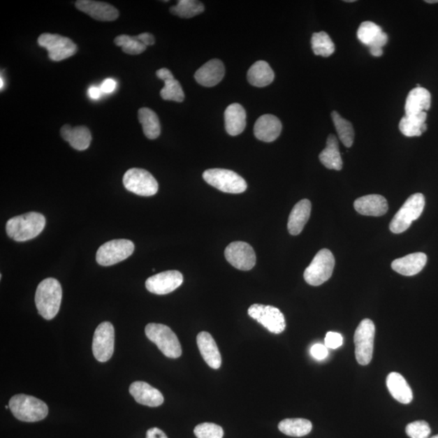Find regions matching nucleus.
<instances>
[{
  "label": "nucleus",
  "instance_id": "nucleus-1",
  "mask_svg": "<svg viewBox=\"0 0 438 438\" xmlns=\"http://www.w3.org/2000/svg\"><path fill=\"white\" fill-rule=\"evenodd\" d=\"M63 291L57 279L49 278L39 284L35 294V304L38 314L46 320H52L59 313Z\"/></svg>",
  "mask_w": 438,
  "mask_h": 438
},
{
  "label": "nucleus",
  "instance_id": "nucleus-2",
  "mask_svg": "<svg viewBox=\"0 0 438 438\" xmlns=\"http://www.w3.org/2000/svg\"><path fill=\"white\" fill-rule=\"evenodd\" d=\"M46 225V219L42 214L29 212L10 219L6 224L10 238L23 242L32 240L42 233Z\"/></svg>",
  "mask_w": 438,
  "mask_h": 438
},
{
  "label": "nucleus",
  "instance_id": "nucleus-3",
  "mask_svg": "<svg viewBox=\"0 0 438 438\" xmlns=\"http://www.w3.org/2000/svg\"><path fill=\"white\" fill-rule=\"evenodd\" d=\"M9 409L17 420L23 422H38L48 415V407L37 397L20 394L9 401Z\"/></svg>",
  "mask_w": 438,
  "mask_h": 438
},
{
  "label": "nucleus",
  "instance_id": "nucleus-4",
  "mask_svg": "<svg viewBox=\"0 0 438 438\" xmlns=\"http://www.w3.org/2000/svg\"><path fill=\"white\" fill-rule=\"evenodd\" d=\"M147 338L157 345L162 353L168 358L176 359L182 355V349L177 336L170 327L157 323H149L145 327Z\"/></svg>",
  "mask_w": 438,
  "mask_h": 438
},
{
  "label": "nucleus",
  "instance_id": "nucleus-5",
  "mask_svg": "<svg viewBox=\"0 0 438 438\" xmlns=\"http://www.w3.org/2000/svg\"><path fill=\"white\" fill-rule=\"evenodd\" d=\"M425 205L424 195L421 194L411 195L390 221V229L392 233L400 234L409 229L411 224L420 218Z\"/></svg>",
  "mask_w": 438,
  "mask_h": 438
},
{
  "label": "nucleus",
  "instance_id": "nucleus-6",
  "mask_svg": "<svg viewBox=\"0 0 438 438\" xmlns=\"http://www.w3.org/2000/svg\"><path fill=\"white\" fill-rule=\"evenodd\" d=\"M203 179L206 183L226 194H242L247 189L244 179L230 170L215 168L205 170Z\"/></svg>",
  "mask_w": 438,
  "mask_h": 438
},
{
  "label": "nucleus",
  "instance_id": "nucleus-7",
  "mask_svg": "<svg viewBox=\"0 0 438 438\" xmlns=\"http://www.w3.org/2000/svg\"><path fill=\"white\" fill-rule=\"evenodd\" d=\"M335 260L329 249H321L306 268L304 278L311 286H320L328 281L333 274Z\"/></svg>",
  "mask_w": 438,
  "mask_h": 438
},
{
  "label": "nucleus",
  "instance_id": "nucleus-8",
  "mask_svg": "<svg viewBox=\"0 0 438 438\" xmlns=\"http://www.w3.org/2000/svg\"><path fill=\"white\" fill-rule=\"evenodd\" d=\"M375 326L370 319L362 321L354 335L355 354L357 362L361 365H369L374 354Z\"/></svg>",
  "mask_w": 438,
  "mask_h": 438
},
{
  "label": "nucleus",
  "instance_id": "nucleus-9",
  "mask_svg": "<svg viewBox=\"0 0 438 438\" xmlns=\"http://www.w3.org/2000/svg\"><path fill=\"white\" fill-rule=\"evenodd\" d=\"M38 43L48 50L49 58L55 62L71 57L78 52V46L71 39L59 34H43Z\"/></svg>",
  "mask_w": 438,
  "mask_h": 438
},
{
  "label": "nucleus",
  "instance_id": "nucleus-10",
  "mask_svg": "<svg viewBox=\"0 0 438 438\" xmlns=\"http://www.w3.org/2000/svg\"><path fill=\"white\" fill-rule=\"evenodd\" d=\"M123 183L129 192L143 196H154L159 190L157 180L144 169L129 170L124 175Z\"/></svg>",
  "mask_w": 438,
  "mask_h": 438
},
{
  "label": "nucleus",
  "instance_id": "nucleus-11",
  "mask_svg": "<svg viewBox=\"0 0 438 438\" xmlns=\"http://www.w3.org/2000/svg\"><path fill=\"white\" fill-rule=\"evenodd\" d=\"M134 249V244L131 240H110L100 247L97 251L96 261L101 265H113L129 258L133 254Z\"/></svg>",
  "mask_w": 438,
  "mask_h": 438
},
{
  "label": "nucleus",
  "instance_id": "nucleus-12",
  "mask_svg": "<svg viewBox=\"0 0 438 438\" xmlns=\"http://www.w3.org/2000/svg\"><path fill=\"white\" fill-rule=\"evenodd\" d=\"M248 314L271 333L279 335L286 328L284 315L274 306L255 304L250 307Z\"/></svg>",
  "mask_w": 438,
  "mask_h": 438
},
{
  "label": "nucleus",
  "instance_id": "nucleus-13",
  "mask_svg": "<svg viewBox=\"0 0 438 438\" xmlns=\"http://www.w3.org/2000/svg\"><path fill=\"white\" fill-rule=\"evenodd\" d=\"M93 354L99 362L108 361L114 353L115 329L110 322H102L94 332L93 339Z\"/></svg>",
  "mask_w": 438,
  "mask_h": 438
},
{
  "label": "nucleus",
  "instance_id": "nucleus-14",
  "mask_svg": "<svg viewBox=\"0 0 438 438\" xmlns=\"http://www.w3.org/2000/svg\"><path fill=\"white\" fill-rule=\"evenodd\" d=\"M357 38L370 48L372 57H380L384 54L382 48L388 42V36L382 29L372 22H365L360 25Z\"/></svg>",
  "mask_w": 438,
  "mask_h": 438
},
{
  "label": "nucleus",
  "instance_id": "nucleus-15",
  "mask_svg": "<svg viewBox=\"0 0 438 438\" xmlns=\"http://www.w3.org/2000/svg\"><path fill=\"white\" fill-rule=\"evenodd\" d=\"M225 258L228 263L240 270H250L256 265V254L253 247L245 242L231 243L225 250Z\"/></svg>",
  "mask_w": 438,
  "mask_h": 438
},
{
  "label": "nucleus",
  "instance_id": "nucleus-16",
  "mask_svg": "<svg viewBox=\"0 0 438 438\" xmlns=\"http://www.w3.org/2000/svg\"><path fill=\"white\" fill-rule=\"evenodd\" d=\"M184 277L177 270H168L149 277L145 282V288L151 293L167 295L182 285Z\"/></svg>",
  "mask_w": 438,
  "mask_h": 438
},
{
  "label": "nucleus",
  "instance_id": "nucleus-17",
  "mask_svg": "<svg viewBox=\"0 0 438 438\" xmlns=\"http://www.w3.org/2000/svg\"><path fill=\"white\" fill-rule=\"evenodd\" d=\"M75 7L80 12L100 22H113L119 15L118 10L112 5L92 0H79L75 2Z\"/></svg>",
  "mask_w": 438,
  "mask_h": 438
},
{
  "label": "nucleus",
  "instance_id": "nucleus-18",
  "mask_svg": "<svg viewBox=\"0 0 438 438\" xmlns=\"http://www.w3.org/2000/svg\"><path fill=\"white\" fill-rule=\"evenodd\" d=\"M129 393L140 404L151 407L163 404L164 397L159 390L144 381H135L129 387Z\"/></svg>",
  "mask_w": 438,
  "mask_h": 438
},
{
  "label": "nucleus",
  "instance_id": "nucleus-19",
  "mask_svg": "<svg viewBox=\"0 0 438 438\" xmlns=\"http://www.w3.org/2000/svg\"><path fill=\"white\" fill-rule=\"evenodd\" d=\"M225 75V67L219 59H211L196 72L194 78L196 82L205 87H213L217 85Z\"/></svg>",
  "mask_w": 438,
  "mask_h": 438
},
{
  "label": "nucleus",
  "instance_id": "nucleus-20",
  "mask_svg": "<svg viewBox=\"0 0 438 438\" xmlns=\"http://www.w3.org/2000/svg\"><path fill=\"white\" fill-rule=\"evenodd\" d=\"M282 129L283 126L279 118L273 115H264L256 120L254 135L261 142L272 143L279 137Z\"/></svg>",
  "mask_w": 438,
  "mask_h": 438
},
{
  "label": "nucleus",
  "instance_id": "nucleus-21",
  "mask_svg": "<svg viewBox=\"0 0 438 438\" xmlns=\"http://www.w3.org/2000/svg\"><path fill=\"white\" fill-rule=\"evenodd\" d=\"M354 207L362 215L380 217L388 210V203L384 196L372 194L356 199Z\"/></svg>",
  "mask_w": 438,
  "mask_h": 438
},
{
  "label": "nucleus",
  "instance_id": "nucleus-22",
  "mask_svg": "<svg viewBox=\"0 0 438 438\" xmlns=\"http://www.w3.org/2000/svg\"><path fill=\"white\" fill-rule=\"evenodd\" d=\"M196 342L205 363L214 370H219L221 365V357L212 335L208 332H200L196 337Z\"/></svg>",
  "mask_w": 438,
  "mask_h": 438
},
{
  "label": "nucleus",
  "instance_id": "nucleus-23",
  "mask_svg": "<svg viewBox=\"0 0 438 438\" xmlns=\"http://www.w3.org/2000/svg\"><path fill=\"white\" fill-rule=\"evenodd\" d=\"M427 256L423 253L407 255L393 261L391 268L402 275L414 276L419 274L427 263Z\"/></svg>",
  "mask_w": 438,
  "mask_h": 438
},
{
  "label": "nucleus",
  "instance_id": "nucleus-24",
  "mask_svg": "<svg viewBox=\"0 0 438 438\" xmlns=\"http://www.w3.org/2000/svg\"><path fill=\"white\" fill-rule=\"evenodd\" d=\"M60 134L73 148L80 151L88 149L92 140V133L85 126L73 128L72 126L65 124L60 130Z\"/></svg>",
  "mask_w": 438,
  "mask_h": 438
},
{
  "label": "nucleus",
  "instance_id": "nucleus-25",
  "mask_svg": "<svg viewBox=\"0 0 438 438\" xmlns=\"http://www.w3.org/2000/svg\"><path fill=\"white\" fill-rule=\"evenodd\" d=\"M431 107V94L429 90L423 87L411 89L406 100L405 112L407 117L419 115L429 110Z\"/></svg>",
  "mask_w": 438,
  "mask_h": 438
},
{
  "label": "nucleus",
  "instance_id": "nucleus-26",
  "mask_svg": "<svg viewBox=\"0 0 438 438\" xmlns=\"http://www.w3.org/2000/svg\"><path fill=\"white\" fill-rule=\"evenodd\" d=\"M156 75L165 83V87L160 92L161 97L166 101L182 103L184 100V90L178 80L175 79L173 73L168 68H161Z\"/></svg>",
  "mask_w": 438,
  "mask_h": 438
},
{
  "label": "nucleus",
  "instance_id": "nucleus-27",
  "mask_svg": "<svg viewBox=\"0 0 438 438\" xmlns=\"http://www.w3.org/2000/svg\"><path fill=\"white\" fill-rule=\"evenodd\" d=\"M312 205L308 199H303L297 203L289 216L288 228L291 235H299L303 231L311 214Z\"/></svg>",
  "mask_w": 438,
  "mask_h": 438
},
{
  "label": "nucleus",
  "instance_id": "nucleus-28",
  "mask_svg": "<svg viewBox=\"0 0 438 438\" xmlns=\"http://www.w3.org/2000/svg\"><path fill=\"white\" fill-rule=\"evenodd\" d=\"M387 388L390 395L401 404H409L414 400V393L404 377L397 372H391L387 377Z\"/></svg>",
  "mask_w": 438,
  "mask_h": 438
},
{
  "label": "nucleus",
  "instance_id": "nucleus-29",
  "mask_svg": "<svg viewBox=\"0 0 438 438\" xmlns=\"http://www.w3.org/2000/svg\"><path fill=\"white\" fill-rule=\"evenodd\" d=\"M225 127L231 136L242 133L246 127V112L239 103L228 105L225 110Z\"/></svg>",
  "mask_w": 438,
  "mask_h": 438
},
{
  "label": "nucleus",
  "instance_id": "nucleus-30",
  "mask_svg": "<svg viewBox=\"0 0 438 438\" xmlns=\"http://www.w3.org/2000/svg\"><path fill=\"white\" fill-rule=\"evenodd\" d=\"M247 77L254 87H265L274 82L275 73L268 62L260 60L251 65Z\"/></svg>",
  "mask_w": 438,
  "mask_h": 438
},
{
  "label": "nucleus",
  "instance_id": "nucleus-31",
  "mask_svg": "<svg viewBox=\"0 0 438 438\" xmlns=\"http://www.w3.org/2000/svg\"><path fill=\"white\" fill-rule=\"evenodd\" d=\"M319 159L326 168L342 170V160L340 152L339 142L335 135L331 134L327 138L326 147L321 151Z\"/></svg>",
  "mask_w": 438,
  "mask_h": 438
},
{
  "label": "nucleus",
  "instance_id": "nucleus-32",
  "mask_svg": "<svg viewBox=\"0 0 438 438\" xmlns=\"http://www.w3.org/2000/svg\"><path fill=\"white\" fill-rule=\"evenodd\" d=\"M427 113L422 112L419 115H410L402 117L400 123V132L406 137H420L428 129L425 124Z\"/></svg>",
  "mask_w": 438,
  "mask_h": 438
},
{
  "label": "nucleus",
  "instance_id": "nucleus-33",
  "mask_svg": "<svg viewBox=\"0 0 438 438\" xmlns=\"http://www.w3.org/2000/svg\"><path fill=\"white\" fill-rule=\"evenodd\" d=\"M139 122L142 124L146 138L150 140L158 138L161 133V125L157 114L152 110L143 108L138 110Z\"/></svg>",
  "mask_w": 438,
  "mask_h": 438
},
{
  "label": "nucleus",
  "instance_id": "nucleus-34",
  "mask_svg": "<svg viewBox=\"0 0 438 438\" xmlns=\"http://www.w3.org/2000/svg\"><path fill=\"white\" fill-rule=\"evenodd\" d=\"M313 429L311 421L301 418L285 419L279 424V430L284 435L290 437H300L308 435Z\"/></svg>",
  "mask_w": 438,
  "mask_h": 438
},
{
  "label": "nucleus",
  "instance_id": "nucleus-35",
  "mask_svg": "<svg viewBox=\"0 0 438 438\" xmlns=\"http://www.w3.org/2000/svg\"><path fill=\"white\" fill-rule=\"evenodd\" d=\"M332 119L335 126L337 133H338L339 138L341 142L344 143L346 147L349 148L354 143L355 132L353 126L351 123L341 117V115L337 112H333L331 113Z\"/></svg>",
  "mask_w": 438,
  "mask_h": 438
},
{
  "label": "nucleus",
  "instance_id": "nucleus-36",
  "mask_svg": "<svg viewBox=\"0 0 438 438\" xmlns=\"http://www.w3.org/2000/svg\"><path fill=\"white\" fill-rule=\"evenodd\" d=\"M205 11L203 3L196 0H180L170 8V12L181 18H192Z\"/></svg>",
  "mask_w": 438,
  "mask_h": 438
},
{
  "label": "nucleus",
  "instance_id": "nucleus-37",
  "mask_svg": "<svg viewBox=\"0 0 438 438\" xmlns=\"http://www.w3.org/2000/svg\"><path fill=\"white\" fill-rule=\"evenodd\" d=\"M312 49L316 55L329 57L335 52V47L328 34L321 31L312 36Z\"/></svg>",
  "mask_w": 438,
  "mask_h": 438
},
{
  "label": "nucleus",
  "instance_id": "nucleus-38",
  "mask_svg": "<svg viewBox=\"0 0 438 438\" xmlns=\"http://www.w3.org/2000/svg\"><path fill=\"white\" fill-rule=\"evenodd\" d=\"M114 43L119 47H122L123 52L128 54H139L145 52L147 47L139 41L138 36H129V35H119L115 38Z\"/></svg>",
  "mask_w": 438,
  "mask_h": 438
},
{
  "label": "nucleus",
  "instance_id": "nucleus-39",
  "mask_svg": "<svg viewBox=\"0 0 438 438\" xmlns=\"http://www.w3.org/2000/svg\"><path fill=\"white\" fill-rule=\"evenodd\" d=\"M194 435L198 438H223V428L213 423H203L194 429Z\"/></svg>",
  "mask_w": 438,
  "mask_h": 438
},
{
  "label": "nucleus",
  "instance_id": "nucleus-40",
  "mask_svg": "<svg viewBox=\"0 0 438 438\" xmlns=\"http://www.w3.org/2000/svg\"><path fill=\"white\" fill-rule=\"evenodd\" d=\"M406 432L411 438H428L430 435L431 430L426 421H418L407 425Z\"/></svg>",
  "mask_w": 438,
  "mask_h": 438
},
{
  "label": "nucleus",
  "instance_id": "nucleus-41",
  "mask_svg": "<svg viewBox=\"0 0 438 438\" xmlns=\"http://www.w3.org/2000/svg\"><path fill=\"white\" fill-rule=\"evenodd\" d=\"M342 342H344L342 336L339 333H336V332H328L326 335L325 345L327 349H339L342 345Z\"/></svg>",
  "mask_w": 438,
  "mask_h": 438
},
{
  "label": "nucleus",
  "instance_id": "nucleus-42",
  "mask_svg": "<svg viewBox=\"0 0 438 438\" xmlns=\"http://www.w3.org/2000/svg\"><path fill=\"white\" fill-rule=\"evenodd\" d=\"M310 353L316 360H322L326 358L329 351L325 344H316L311 347Z\"/></svg>",
  "mask_w": 438,
  "mask_h": 438
},
{
  "label": "nucleus",
  "instance_id": "nucleus-43",
  "mask_svg": "<svg viewBox=\"0 0 438 438\" xmlns=\"http://www.w3.org/2000/svg\"><path fill=\"white\" fill-rule=\"evenodd\" d=\"M117 88V82L113 79L108 78L105 80L102 85H101L100 89L102 90L103 94H112Z\"/></svg>",
  "mask_w": 438,
  "mask_h": 438
},
{
  "label": "nucleus",
  "instance_id": "nucleus-44",
  "mask_svg": "<svg viewBox=\"0 0 438 438\" xmlns=\"http://www.w3.org/2000/svg\"><path fill=\"white\" fill-rule=\"evenodd\" d=\"M139 41L145 45L146 47L152 46L155 43L154 35L149 33H143L138 35Z\"/></svg>",
  "mask_w": 438,
  "mask_h": 438
},
{
  "label": "nucleus",
  "instance_id": "nucleus-45",
  "mask_svg": "<svg viewBox=\"0 0 438 438\" xmlns=\"http://www.w3.org/2000/svg\"><path fill=\"white\" fill-rule=\"evenodd\" d=\"M146 438H168V437L163 430L158 429V428H151L146 432Z\"/></svg>",
  "mask_w": 438,
  "mask_h": 438
},
{
  "label": "nucleus",
  "instance_id": "nucleus-46",
  "mask_svg": "<svg viewBox=\"0 0 438 438\" xmlns=\"http://www.w3.org/2000/svg\"><path fill=\"white\" fill-rule=\"evenodd\" d=\"M88 94L90 98L94 100H98L101 97H102V90H101L100 87H90L88 90Z\"/></svg>",
  "mask_w": 438,
  "mask_h": 438
},
{
  "label": "nucleus",
  "instance_id": "nucleus-47",
  "mask_svg": "<svg viewBox=\"0 0 438 438\" xmlns=\"http://www.w3.org/2000/svg\"><path fill=\"white\" fill-rule=\"evenodd\" d=\"M0 83H1V85H0V88H1V90H3L4 87V80L3 79L2 75H1V80H0Z\"/></svg>",
  "mask_w": 438,
  "mask_h": 438
},
{
  "label": "nucleus",
  "instance_id": "nucleus-48",
  "mask_svg": "<svg viewBox=\"0 0 438 438\" xmlns=\"http://www.w3.org/2000/svg\"><path fill=\"white\" fill-rule=\"evenodd\" d=\"M425 2L428 3H438V0H426Z\"/></svg>",
  "mask_w": 438,
  "mask_h": 438
},
{
  "label": "nucleus",
  "instance_id": "nucleus-49",
  "mask_svg": "<svg viewBox=\"0 0 438 438\" xmlns=\"http://www.w3.org/2000/svg\"><path fill=\"white\" fill-rule=\"evenodd\" d=\"M346 3H353L355 2V0H347V1H344Z\"/></svg>",
  "mask_w": 438,
  "mask_h": 438
},
{
  "label": "nucleus",
  "instance_id": "nucleus-50",
  "mask_svg": "<svg viewBox=\"0 0 438 438\" xmlns=\"http://www.w3.org/2000/svg\"><path fill=\"white\" fill-rule=\"evenodd\" d=\"M431 438H438V435L434 437H432Z\"/></svg>",
  "mask_w": 438,
  "mask_h": 438
}]
</instances>
